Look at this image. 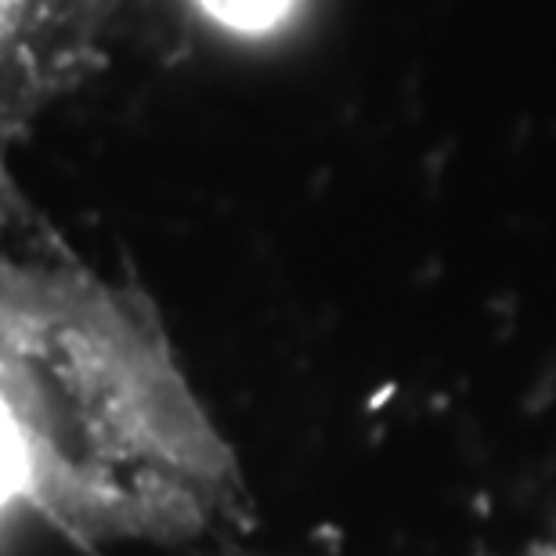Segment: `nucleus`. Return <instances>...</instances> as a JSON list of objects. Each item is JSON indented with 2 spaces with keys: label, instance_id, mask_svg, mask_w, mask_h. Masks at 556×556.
Here are the masks:
<instances>
[{
  "label": "nucleus",
  "instance_id": "4",
  "mask_svg": "<svg viewBox=\"0 0 556 556\" xmlns=\"http://www.w3.org/2000/svg\"><path fill=\"white\" fill-rule=\"evenodd\" d=\"M531 556H556V546H546V549H539V553H531Z\"/></svg>",
  "mask_w": 556,
  "mask_h": 556
},
{
  "label": "nucleus",
  "instance_id": "2",
  "mask_svg": "<svg viewBox=\"0 0 556 556\" xmlns=\"http://www.w3.org/2000/svg\"><path fill=\"white\" fill-rule=\"evenodd\" d=\"M11 488V452H8V433L0 427V498L8 495Z\"/></svg>",
  "mask_w": 556,
  "mask_h": 556
},
{
  "label": "nucleus",
  "instance_id": "3",
  "mask_svg": "<svg viewBox=\"0 0 556 556\" xmlns=\"http://www.w3.org/2000/svg\"><path fill=\"white\" fill-rule=\"evenodd\" d=\"M8 11H11V0H0V33L8 26Z\"/></svg>",
  "mask_w": 556,
  "mask_h": 556
},
{
  "label": "nucleus",
  "instance_id": "1",
  "mask_svg": "<svg viewBox=\"0 0 556 556\" xmlns=\"http://www.w3.org/2000/svg\"><path fill=\"white\" fill-rule=\"evenodd\" d=\"M199 4L217 22L247 33L268 26L271 18H278V11H282V0H199Z\"/></svg>",
  "mask_w": 556,
  "mask_h": 556
}]
</instances>
